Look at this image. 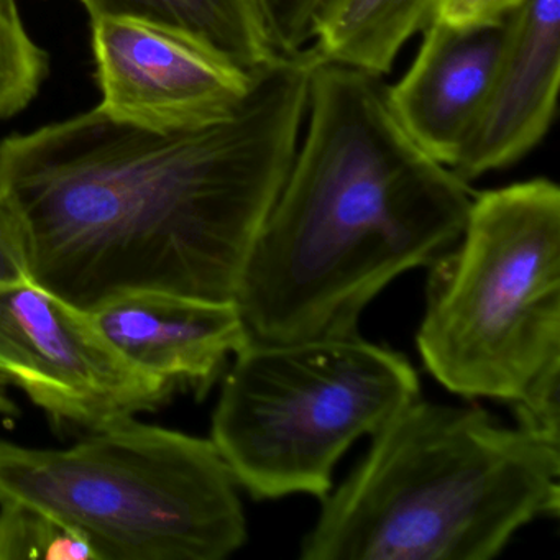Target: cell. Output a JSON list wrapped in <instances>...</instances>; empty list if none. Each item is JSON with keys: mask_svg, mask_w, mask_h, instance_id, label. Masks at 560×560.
Here are the masks:
<instances>
[{"mask_svg": "<svg viewBox=\"0 0 560 560\" xmlns=\"http://www.w3.org/2000/svg\"><path fill=\"white\" fill-rule=\"evenodd\" d=\"M319 61L310 45L278 54L228 117L195 129L97 106L0 142V195L24 225L32 281L86 313L136 291L235 303Z\"/></svg>", "mask_w": 560, "mask_h": 560, "instance_id": "6da1fadb", "label": "cell"}, {"mask_svg": "<svg viewBox=\"0 0 560 560\" xmlns=\"http://www.w3.org/2000/svg\"><path fill=\"white\" fill-rule=\"evenodd\" d=\"M471 199L399 126L382 78L317 63L296 153L235 300L250 340L359 332L383 288L457 244Z\"/></svg>", "mask_w": 560, "mask_h": 560, "instance_id": "7a4b0ae2", "label": "cell"}, {"mask_svg": "<svg viewBox=\"0 0 560 560\" xmlns=\"http://www.w3.org/2000/svg\"><path fill=\"white\" fill-rule=\"evenodd\" d=\"M560 448L478 406L415 399L323 498L304 560H490L559 517Z\"/></svg>", "mask_w": 560, "mask_h": 560, "instance_id": "3957f363", "label": "cell"}, {"mask_svg": "<svg viewBox=\"0 0 560 560\" xmlns=\"http://www.w3.org/2000/svg\"><path fill=\"white\" fill-rule=\"evenodd\" d=\"M2 501L54 514L97 560H222L247 542L237 481L211 439L136 418L68 448L0 441Z\"/></svg>", "mask_w": 560, "mask_h": 560, "instance_id": "277c9868", "label": "cell"}, {"mask_svg": "<svg viewBox=\"0 0 560 560\" xmlns=\"http://www.w3.org/2000/svg\"><path fill=\"white\" fill-rule=\"evenodd\" d=\"M418 349L464 398L516 401L560 365V189L547 178L478 192L454 247L429 265Z\"/></svg>", "mask_w": 560, "mask_h": 560, "instance_id": "5b68a950", "label": "cell"}, {"mask_svg": "<svg viewBox=\"0 0 560 560\" xmlns=\"http://www.w3.org/2000/svg\"><path fill=\"white\" fill-rule=\"evenodd\" d=\"M408 357L357 334L250 340L234 355L211 441L255 500L332 490L337 462L419 398Z\"/></svg>", "mask_w": 560, "mask_h": 560, "instance_id": "8992f818", "label": "cell"}, {"mask_svg": "<svg viewBox=\"0 0 560 560\" xmlns=\"http://www.w3.org/2000/svg\"><path fill=\"white\" fill-rule=\"evenodd\" d=\"M9 386L86 432L152 411L176 389L127 362L90 313L32 280L0 283V409Z\"/></svg>", "mask_w": 560, "mask_h": 560, "instance_id": "52a82bcc", "label": "cell"}, {"mask_svg": "<svg viewBox=\"0 0 560 560\" xmlns=\"http://www.w3.org/2000/svg\"><path fill=\"white\" fill-rule=\"evenodd\" d=\"M100 107L114 119L183 130L228 117L252 74L165 28L124 18L91 19Z\"/></svg>", "mask_w": 560, "mask_h": 560, "instance_id": "ba28073f", "label": "cell"}, {"mask_svg": "<svg viewBox=\"0 0 560 560\" xmlns=\"http://www.w3.org/2000/svg\"><path fill=\"white\" fill-rule=\"evenodd\" d=\"M506 21L452 25L435 18L405 77L386 86L393 116L416 145L454 170L483 113Z\"/></svg>", "mask_w": 560, "mask_h": 560, "instance_id": "9c48e42d", "label": "cell"}, {"mask_svg": "<svg viewBox=\"0 0 560 560\" xmlns=\"http://www.w3.org/2000/svg\"><path fill=\"white\" fill-rule=\"evenodd\" d=\"M560 73V0H524L506 38L483 113L452 172L464 179L520 162L549 132Z\"/></svg>", "mask_w": 560, "mask_h": 560, "instance_id": "30bf717a", "label": "cell"}, {"mask_svg": "<svg viewBox=\"0 0 560 560\" xmlns=\"http://www.w3.org/2000/svg\"><path fill=\"white\" fill-rule=\"evenodd\" d=\"M106 342L137 369L205 395L250 342L237 303L136 291L90 311Z\"/></svg>", "mask_w": 560, "mask_h": 560, "instance_id": "8fae6325", "label": "cell"}, {"mask_svg": "<svg viewBox=\"0 0 560 560\" xmlns=\"http://www.w3.org/2000/svg\"><path fill=\"white\" fill-rule=\"evenodd\" d=\"M91 19L124 18L165 28L244 73L278 51L258 0H81Z\"/></svg>", "mask_w": 560, "mask_h": 560, "instance_id": "7c38bea8", "label": "cell"}, {"mask_svg": "<svg viewBox=\"0 0 560 560\" xmlns=\"http://www.w3.org/2000/svg\"><path fill=\"white\" fill-rule=\"evenodd\" d=\"M441 0H320L311 48L323 63L383 78L406 44L438 15Z\"/></svg>", "mask_w": 560, "mask_h": 560, "instance_id": "4fadbf2b", "label": "cell"}, {"mask_svg": "<svg viewBox=\"0 0 560 560\" xmlns=\"http://www.w3.org/2000/svg\"><path fill=\"white\" fill-rule=\"evenodd\" d=\"M97 560L83 534L54 514L21 503H0V560Z\"/></svg>", "mask_w": 560, "mask_h": 560, "instance_id": "5bb4252c", "label": "cell"}, {"mask_svg": "<svg viewBox=\"0 0 560 560\" xmlns=\"http://www.w3.org/2000/svg\"><path fill=\"white\" fill-rule=\"evenodd\" d=\"M48 77V55L22 22L15 0H0V120L22 113Z\"/></svg>", "mask_w": 560, "mask_h": 560, "instance_id": "9a60e30c", "label": "cell"}, {"mask_svg": "<svg viewBox=\"0 0 560 560\" xmlns=\"http://www.w3.org/2000/svg\"><path fill=\"white\" fill-rule=\"evenodd\" d=\"M560 365L544 372L516 401L510 402L521 431L560 448Z\"/></svg>", "mask_w": 560, "mask_h": 560, "instance_id": "2e32d148", "label": "cell"}, {"mask_svg": "<svg viewBox=\"0 0 560 560\" xmlns=\"http://www.w3.org/2000/svg\"><path fill=\"white\" fill-rule=\"evenodd\" d=\"M278 54H296L310 45L320 0H258Z\"/></svg>", "mask_w": 560, "mask_h": 560, "instance_id": "e0dca14e", "label": "cell"}, {"mask_svg": "<svg viewBox=\"0 0 560 560\" xmlns=\"http://www.w3.org/2000/svg\"><path fill=\"white\" fill-rule=\"evenodd\" d=\"M31 278L24 225L11 202L0 195V283Z\"/></svg>", "mask_w": 560, "mask_h": 560, "instance_id": "ac0fdd59", "label": "cell"}, {"mask_svg": "<svg viewBox=\"0 0 560 560\" xmlns=\"http://www.w3.org/2000/svg\"><path fill=\"white\" fill-rule=\"evenodd\" d=\"M524 0H441L435 18L452 25H485L506 21Z\"/></svg>", "mask_w": 560, "mask_h": 560, "instance_id": "d6986e66", "label": "cell"}]
</instances>
